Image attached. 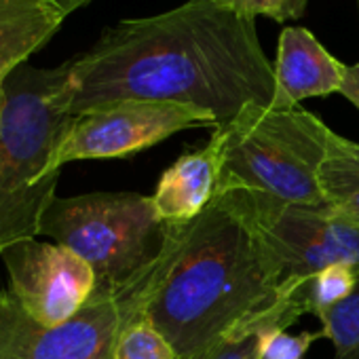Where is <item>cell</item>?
<instances>
[{
    "label": "cell",
    "instance_id": "obj_5",
    "mask_svg": "<svg viewBox=\"0 0 359 359\" xmlns=\"http://www.w3.org/2000/svg\"><path fill=\"white\" fill-rule=\"evenodd\" d=\"M175 226L156 216L150 197L89 193L55 197L41 220V235L72 250L93 269L95 296H112L161 262Z\"/></svg>",
    "mask_w": 359,
    "mask_h": 359
},
{
    "label": "cell",
    "instance_id": "obj_14",
    "mask_svg": "<svg viewBox=\"0 0 359 359\" xmlns=\"http://www.w3.org/2000/svg\"><path fill=\"white\" fill-rule=\"evenodd\" d=\"M317 317L323 336L334 344V359H359V275L353 292Z\"/></svg>",
    "mask_w": 359,
    "mask_h": 359
},
{
    "label": "cell",
    "instance_id": "obj_13",
    "mask_svg": "<svg viewBox=\"0 0 359 359\" xmlns=\"http://www.w3.org/2000/svg\"><path fill=\"white\" fill-rule=\"evenodd\" d=\"M311 306V281L290 287L277 302L231 330L199 359H264V344L281 330H287Z\"/></svg>",
    "mask_w": 359,
    "mask_h": 359
},
{
    "label": "cell",
    "instance_id": "obj_10",
    "mask_svg": "<svg viewBox=\"0 0 359 359\" xmlns=\"http://www.w3.org/2000/svg\"><path fill=\"white\" fill-rule=\"evenodd\" d=\"M346 66L306 30L283 28L275 62L273 108H296L302 100L338 93Z\"/></svg>",
    "mask_w": 359,
    "mask_h": 359
},
{
    "label": "cell",
    "instance_id": "obj_20",
    "mask_svg": "<svg viewBox=\"0 0 359 359\" xmlns=\"http://www.w3.org/2000/svg\"><path fill=\"white\" fill-rule=\"evenodd\" d=\"M327 205L334 212H338L340 216H344V218H348V220L359 224V187L342 191L340 195L332 197Z\"/></svg>",
    "mask_w": 359,
    "mask_h": 359
},
{
    "label": "cell",
    "instance_id": "obj_19",
    "mask_svg": "<svg viewBox=\"0 0 359 359\" xmlns=\"http://www.w3.org/2000/svg\"><path fill=\"white\" fill-rule=\"evenodd\" d=\"M222 7L243 15V18H271L277 22H285L290 0H216Z\"/></svg>",
    "mask_w": 359,
    "mask_h": 359
},
{
    "label": "cell",
    "instance_id": "obj_23",
    "mask_svg": "<svg viewBox=\"0 0 359 359\" xmlns=\"http://www.w3.org/2000/svg\"><path fill=\"white\" fill-rule=\"evenodd\" d=\"M306 5H309V0H290V7H287L285 22H287V20L302 18V15H304V11H306Z\"/></svg>",
    "mask_w": 359,
    "mask_h": 359
},
{
    "label": "cell",
    "instance_id": "obj_11",
    "mask_svg": "<svg viewBox=\"0 0 359 359\" xmlns=\"http://www.w3.org/2000/svg\"><path fill=\"white\" fill-rule=\"evenodd\" d=\"M218 191V150L205 148L180 156L167 167L150 197L156 216L167 224H189L203 214Z\"/></svg>",
    "mask_w": 359,
    "mask_h": 359
},
{
    "label": "cell",
    "instance_id": "obj_24",
    "mask_svg": "<svg viewBox=\"0 0 359 359\" xmlns=\"http://www.w3.org/2000/svg\"><path fill=\"white\" fill-rule=\"evenodd\" d=\"M3 102H5V89H3V83H0V112H3Z\"/></svg>",
    "mask_w": 359,
    "mask_h": 359
},
{
    "label": "cell",
    "instance_id": "obj_6",
    "mask_svg": "<svg viewBox=\"0 0 359 359\" xmlns=\"http://www.w3.org/2000/svg\"><path fill=\"white\" fill-rule=\"evenodd\" d=\"M169 248L161 262L133 285L112 296L93 294L74 317L60 325L34 321L9 290L0 287V359H112L123 330L146 313Z\"/></svg>",
    "mask_w": 359,
    "mask_h": 359
},
{
    "label": "cell",
    "instance_id": "obj_3",
    "mask_svg": "<svg viewBox=\"0 0 359 359\" xmlns=\"http://www.w3.org/2000/svg\"><path fill=\"white\" fill-rule=\"evenodd\" d=\"M0 112V252L41 237V220L62 175L57 152L72 125L70 62L20 66Z\"/></svg>",
    "mask_w": 359,
    "mask_h": 359
},
{
    "label": "cell",
    "instance_id": "obj_12",
    "mask_svg": "<svg viewBox=\"0 0 359 359\" xmlns=\"http://www.w3.org/2000/svg\"><path fill=\"white\" fill-rule=\"evenodd\" d=\"M64 20L51 0H0V83L45 47Z\"/></svg>",
    "mask_w": 359,
    "mask_h": 359
},
{
    "label": "cell",
    "instance_id": "obj_21",
    "mask_svg": "<svg viewBox=\"0 0 359 359\" xmlns=\"http://www.w3.org/2000/svg\"><path fill=\"white\" fill-rule=\"evenodd\" d=\"M342 97H346L357 110H359V62L353 66H346L344 70V79L338 91Z\"/></svg>",
    "mask_w": 359,
    "mask_h": 359
},
{
    "label": "cell",
    "instance_id": "obj_2",
    "mask_svg": "<svg viewBox=\"0 0 359 359\" xmlns=\"http://www.w3.org/2000/svg\"><path fill=\"white\" fill-rule=\"evenodd\" d=\"M290 287L243 193L218 191L199 218L177 224L146 317L177 359H199Z\"/></svg>",
    "mask_w": 359,
    "mask_h": 359
},
{
    "label": "cell",
    "instance_id": "obj_22",
    "mask_svg": "<svg viewBox=\"0 0 359 359\" xmlns=\"http://www.w3.org/2000/svg\"><path fill=\"white\" fill-rule=\"evenodd\" d=\"M51 3L64 13V18H68V15H72L74 11L87 7V5L91 3V0H51Z\"/></svg>",
    "mask_w": 359,
    "mask_h": 359
},
{
    "label": "cell",
    "instance_id": "obj_18",
    "mask_svg": "<svg viewBox=\"0 0 359 359\" xmlns=\"http://www.w3.org/2000/svg\"><path fill=\"white\" fill-rule=\"evenodd\" d=\"M323 332H302V334H290L287 330H281L269 338L264 344V359H302L309 346L321 338Z\"/></svg>",
    "mask_w": 359,
    "mask_h": 359
},
{
    "label": "cell",
    "instance_id": "obj_7",
    "mask_svg": "<svg viewBox=\"0 0 359 359\" xmlns=\"http://www.w3.org/2000/svg\"><path fill=\"white\" fill-rule=\"evenodd\" d=\"M243 193L245 205L269 241L285 285L306 283L327 266H351L359 275V224L330 205L304 208Z\"/></svg>",
    "mask_w": 359,
    "mask_h": 359
},
{
    "label": "cell",
    "instance_id": "obj_4",
    "mask_svg": "<svg viewBox=\"0 0 359 359\" xmlns=\"http://www.w3.org/2000/svg\"><path fill=\"white\" fill-rule=\"evenodd\" d=\"M330 131L300 106H245L212 135L218 150V191L258 193L304 208L327 205L323 165Z\"/></svg>",
    "mask_w": 359,
    "mask_h": 359
},
{
    "label": "cell",
    "instance_id": "obj_15",
    "mask_svg": "<svg viewBox=\"0 0 359 359\" xmlns=\"http://www.w3.org/2000/svg\"><path fill=\"white\" fill-rule=\"evenodd\" d=\"M353 187H359V144L330 131L327 161L323 165V191L327 203L332 197Z\"/></svg>",
    "mask_w": 359,
    "mask_h": 359
},
{
    "label": "cell",
    "instance_id": "obj_16",
    "mask_svg": "<svg viewBox=\"0 0 359 359\" xmlns=\"http://www.w3.org/2000/svg\"><path fill=\"white\" fill-rule=\"evenodd\" d=\"M112 359H177L173 346L142 313L121 334Z\"/></svg>",
    "mask_w": 359,
    "mask_h": 359
},
{
    "label": "cell",
    "instance_id": "obj_9",
    "mask_svg": "<svg viewBox=\"0 0 359 359\" xmlns=\"http://www.w3.org/2000/svg\"><path fill=\"white\" fill-rule=\"evenodd\" d=\"M0 258L9 273V292L39 323L60 325L93 296V269L60 243L26 239L3 250Z\"/></svg>",
    "mask_w": 359,
    "mask_h": 359
},
{
    "label": "cell",
    "instance_id": "obj_17",
    "mask_svg": "<svg viewBox=\"0 0 359 359\" xmlns=\"http://www.w3.org/2000/svg\"><path fill=\"white\" fill-rule=\"evenodd\" d=\"M357 273L351 266H327L311 279L313 315L342 302L355 287Z\"/></svg>",
    "mask_w": 359,
    "mask_h": 359
},
{
    "label": "cell",
    "instance_id": "obj_8",
    "mask_svg": "<svg viewBox=\"0 0 359 359\" xmlns=\"http://www.w3.org/2000/svg\"><path fill=\"white\" fill-rule=\"evenodd\" d=\"M201 127L218 129L220 125L212 112L187 104L150 100L108 104L72 118L57 152V165L85 158H123L173 133Z\"/></svg>",
    "mask_w": 359,
    "mask_h": 359
},
{
    "label": "cell",
    "instance_id": "obj_1",
    "mask_svg": "<svg viewBox=\"0 0 359 359\" xmlns=\"http://www.w3.org/2000/svg\"><path fill=\"white\" fill-rule=\"evenodd\" d=\"M275 66L256 20L216 0H189L171 11L123 20L70 60L72 116L125 102H175L212 112L218 125L245 106H271Z\"/></svg>",
    "mask_w": 359,
    "mask_h": 359
}]
</instances>
